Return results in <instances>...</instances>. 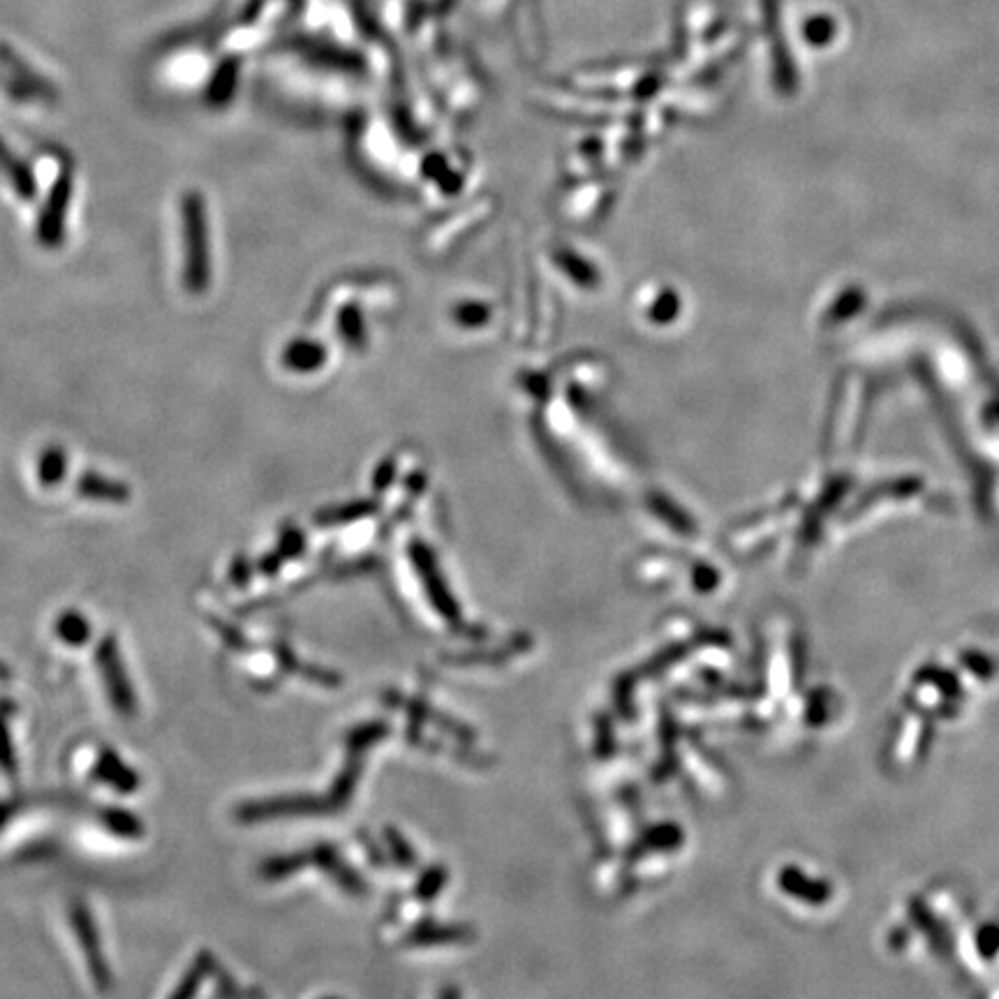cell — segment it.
<instances>
[{
    "instance_id": "cell-7",
    "label": "cell",
    "mask_w": 999,
    "mask_h": 999,
    "mask_svg": "<svg viewBox=\"0 0 999 999\" xmlns=\"http://www.w3.org/2000/svg\"><path fill=\"white\" fill-rule=\"evenodd\" d=\"M56 634H59L65 644L79 646L83 642H89L91 625L81 614H77V610H65V614L56 620Z\"/></svg>"
},
{
    "instance_id": "cell-5",
    "label": "cell",
    "mask_w": 999,
    "mask_h": 999,
    "mask_svg": "<svg viewBox=\"0 0 999 999\" xmlns=\"http://www.w3.org/2000/svg\"><path fill=\"white\" fill-rule=\"evenodd\" d=\"M283 366L292 373L309 375L326 364V347L311 339H296L283 350Z\"/></svg>"
},
{
    "instance_id": "cell-9",
    "label": "cell",
    "mask_w": 999,
    "mask_h": 999,
    "mask_svg": "<svg viewBox=\"0 0 999 999\" xmlns=\"http://www.w3.org/2000/svg\"><path fill=\"white\" fill-rule=\"evenodd\" d=\"M74 926H77V930H79V935H81V939H83V949H87L89 958L93 960L91 965H95V975H98V979L104 983V981H107V971H104V967H102V956H100V949H98L95 930H93L91 924H89L87 911H83V909L77 911V916H74Z\"/></svg>"
},
{
    "instance_id": "cell-10",
    "label": "cell",
    "mask_w": 999,
    "mask_h": 999,
    "mask_svg": "<svg viewBox=\"0 0 999 999\" xmlns=\"http://www.w3.org/2000/svg\"><path fill=\"white\" fill-rule=\"evenodd\" d=\"M339 331L347 345H352V347L361 345V341H364V322H361L359 305H354V303L343 305L341 315H339Z\"/></svg>"
},
{
    "instance_id": "cell-6",
    "label": "cell",
    "mask_w": 999,
    "mask_h": 999,
    "mask_svg": "<svg viewBox=\"0 0 999 999\" xmlns=\"http://www.w3.org/2000/svg\"><path fill=\"white\" fill-rule=\"evenodd\" d=\"M65 472H68V454H65L63 447H59V444H53V447H47L40 454L38 480H40V484L44 488L59 486L63 482V477H65Z\"/></svg>"
},
{
    "instance_id": "cell-3",
    "label": "cell",
    "mask_w": 999,
    "mask_h": 999,
    "mask_svg": "<svg viewBox=\"0 0 999 999\" xmlns=\"http://www.w3.org/2000/svg\"><path fill=\"white\" fill-rule=\"evenodd\" d=\"M98 662H100L104 683H107V687L111 692V697H114L117 706L123 713H130L134 708V697H132V689H130L128 678H125V669H123V662H121L119 646H117L114 636H107L104 642L100 644Z\"/></svg>"
},
{
    "instance_id": "cell-11",
    "label": "cell",
    "mask_w": 999,
    "mask_h": 999,
    "mask_svg": "<svg viewBox=\"0 0 999 999\" xmlns=\"http://www.w3.org/2000/svg\"><path fill=\"white\" fill-rule=\"evenodd\" d=\"M303 548H305V535L299 531L296 525H285L281 537H278L275 551L281 553L283 561L287 563V561L299 558V555L303 553Z\"/></svg>"
},
{
    "instance_id": "cell-2",
    "label": "cell",
    "mask_w": 999,
    "mask_h": 999,
    "mask_svg": "<svg viewBox=\"0 0 999 999\" xmlns=\"http://www.w3.org/2000/svg\"><path fill=\"white\" fill-rule=\"evenodd\" d=\"M72 194V181L70 176H61L53 183L47 204L38 220V241L44 248H61L65 239V218H68V204Z\"/></svg>"
},
{
    "instance_id": "cell-4",
    "label": "cell",
    "mask_w": 999,
    "mask_h": 999,
    "mask_svg": "<svg viewBox=\"0 0 999 999\" xmlns=\"http://www.w3.org/2000/svg\"><path fill=\"white\" fill-rule=\"evenodd\" d=\"M77 493L91 500V503H107V505H125L132 495L128 484L104 477L100 472H83L77 480Z\"/></svg>"
},
{
    "instance_id": "cell-8",
    "label": "cell",
    "mask_w": 999,
    "mask_h": 999,
    "mask_svg": "<svg viewBox=\"0 0 999 999\" xmlns=\"http://www.w3.org/2000/svg\"><path fill=\"white\" fill-rule=\"evenodd\" d=\"M371 512V505L359 503V505H341V507H326L322 512H317L313 516V523L320 527H333V525H345L356 521L359 516H364Z\"/></svg>"
},
{
    "instance_id": "cell-12",
    "label": "cell",
    "mask_w": 999,
    "mask_h": 999,
    "mask_svg": "<svg viewBox=\"0 0 999 999\" xmlns=\"http://www.w3.org/2000/svg\"><path fill=\"white\" fill-rule=\"evenodd\" d=\"M230 574H232V581L236 583V586H241V583H248V578H250V565H248V561L243 558V555H236L234 563H232Z\"/></svg>"
},
{
    "instance_id": "cell-1",
    "label": "cell",
    "mask_w": 999,
    "mask_h": 999,
    "mask_svg": "<svg viewBox=\"0 0 999 999\" xmlns=\"http://www.w3.org/2000/svg\"><path fill=\"white\" fill-rule=\"evenodd\" d=\"M181 232H183V287L198 296L211 287L213 275L209 215L202 194L198 192L183 194Z\"/></svg>"
}]
</instances>
